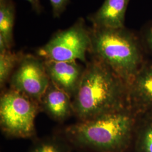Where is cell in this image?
I'll list each match as a JSON object with an SVG mask.
<instances>
[{"label": "cell", "instance_id": "cell-1", "mask_svg": "<svg viewBox=\"0 0 152 152\" xmlns=\"http://www.w3.org/2000/svg\"><path fill=\"white\" fill-rule=\"evenodd\" d=\"M73 114L79 121L130 107L128 87L107 65L96 58L87 62L72 99Z\"/></svg>", "mask_w": 152, "mask_h": 152}, {"label": "cell", "instance_id": "cell-2", "mask_svg": "<svg viewBox=\"0 0 152 152\" xmlns=\"http://www.w3.org/2000/svg\"><path fill=\"white\" fill-rule=\"evenodd\" d=\"M136 117L131 107L98 117L79 121L63 131L71 144L95 152H126L133 141Z\"/></svg>", "mask_w": 152, "mask_h": 152}, {"label": "cell", "instance_id": "cell-3", "mask_svg": "<svg viewBox=\"0 0 152 152\" xmlns=\"http://www.w3.org/2000/svg\"><path fill=\"white\" fill-rule=\"evenodd\" d=\"M89 53L100 60L127 87L141 69V55L136 38L125 28L90 29Z\"/></svg>", "mask_w": 152, "mask_h": 152}, {"label": "cell", "instance_id": "cell-4", "mask_svg": "<svg viewBox=\"0 0 152 152\" xmlns=\"http://www.w3.org/2000/svg\"><path fill=\"white\" fill-rule=\"evenodd\" d=\"M41 111L38 102L11 88L0 98V125L9 138L29 139L36 135L34 121Z\"/></svg>", "mask_w": 152, "mask_h": 152}, {"label": "cell", "instance_id": "cell-5", "mask_svg": "<svg viewBox=\"0 0 152 152\" xmlns=\"http://www.w3.org/2000/svg\"><path fill=\"white\" fill-rule=\"evenodd\" d=\"M91 45L90 29L80 18L70 27L56 33L37 50V56L45 60L77 61L87 63L86 54Z\"/></svg>", "mask_w": 152, "mask_h": 152}, {"label": "cell", "instance_id": "cell-6", "mask_svg": "<svg viewBox=\"0 0 152 152\" xmlns=\"http://www.w3.org/2000/svg\"><path fill=\"white\" fill-rule=\"evenodd\" d=\"M50 80L44 60L31 54H23L9 80L10 88L39 103Z\"/></svg>", "mask_w": 152, "mask_h": 152}, {"label": "cell", "instance_id": "cell-7", "mask_svg": "<svg viewBox=\"0 0 152 152\" xmlns=\"http://www.w3.org/2000/svg\"><path fill=\"white\" fill-rule=\"evenodd\" d=\"M44 60L50 81L72 99L80 86L85 66L77 61Z\"/></svg>", "mask_w": 152, "mask_h": 152}, {"label": "cell", "instance_id": "cell-8", "mask_svg": "<svg viewBox=\"0 0 152 152\" xmlns=\"http://www.w3.org/2000/svg\"><path fill=\"white\" fill-rule=\"evenodd\" d=\"M39 104L41 111L57 122H64L73 114L72 99L51 81L40 99Z\"/></svg>", "mask_w": 152, "mask_h": 152}, {"label": "cell", "instance_id": "cell-9", "mask_svg": "<svg viewBox=\"0 0 152 152\" xmlns=\"http://www.w3.org/2000/svg\"><path fill=\"white\" fill-rule=\"evenodd\" d=\"M128 92L134 110L152 112V66L141 67L128 86Z\"/></svg>", "mask_w": 152, "mask_h": 152}, {"label": "cell", "instance_id": "cell-10", "mask_svg": "<svg viewBox=\"0 0 152 152\" xmlns=\"http://www.w3.org/2000/svg\"><path fill=\"white\" fill-rule=\"evenodd\" d=\"M130 0H105L96 12L89 16L92 27L102 29L125 28L126 12Z\"/></svg>", "mask_w": 152, "mask_h": 152}, {"label": "cell", "instance_id": "cell-11", "mask_svg": "<svg viewBox=\"0 0 152 152\" xmlns=\"http://www.w3.org/2000/svg\"><path fill=\"white\" fill-rule=\"evenodd\" d=\"M15 10L12 0H0V53L11 50Z\"/></svg>", "mask_w": 152, "mask_h": 152}, {"label": "cell", "instance_id": "cell-12", "mask_svg": "<svg viewBox=\"0 0 152 152\" xmlns=\"http://www.w3.org/2000/svg\"><path fill=\"white\" fill-rule=\"evenodd\" d=\"M29 152H72V145L63 137L51 136L36 141Z\"/></svg>", "mask_w": 152, "mask_h": 152}, {"label": "cell", "instance_id": "cell-13", "mask_svg": "<svg viewBox=\"0 0 152 152\" xmlns=\"http://www.w3.org/2000/svg\"><path fill=\"white\" fill-rule=\"evenodd\" d=\"M134 140L136 152H152V115L136 127Z\"/></svg>", "mask_w": 152, "mask_h": 152}, {"label": "cell", "instance_id": "cell-14", "mask_svg": "<svg viewBox=\"0 0 152 152\" xmlns=\"http://www.w3.org/2000/svg\"><path fill=\"white\" fill-rule=\"evenodd\" d=\"M23 54L11 50L0 53V86L3 88L9 82Z\"/></svg>", "mask_w": 152, "mask_h": 152}, {"label": "cell", "instance_id": "cell-15", "mask_svg": "<svg viewBox=\"0 0 152 152\" xmlns=\"http://www.w3.org/2000/svg\"><path fill=\"white\" fill-rule=\"evenodd\" d=\"M55 18H58L64 11L69 0H49Z\"/></svg>", "mask_w": 152, "mask_h": 152}, {"label": "cell", "instance_id": "cell-16", "mask_svg": "<svg viewBox=\"0 0 152 152\" xmlns=\"http://www.w3.org/2000/svg\"><path fill=\"white\" fill-rule=\"evenodd\" d=\"M32 6L33 9L37 13H40L42 10V7L40 3V0H26Z\"/></svg>", "mask_w": 152, "mask_h": 152}, {"label": "cell", "instance_id": "cell-17", "mask_svg": "<svg viewBox=\"0 0 152 152\" xmlns=\"http://www.w3.org/2000/svg\"><path fill=\"white\" fill-rule=\"evenodd\" d=\"M146 41L148 48L152 51V26L149 28L147 33Z\"/></svg>", "mask_w": 152, "mask_h": 152}]
</instances>
